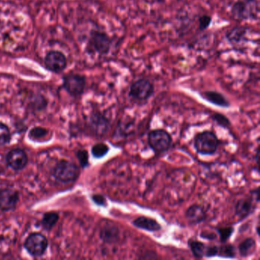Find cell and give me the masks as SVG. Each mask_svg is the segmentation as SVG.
<instances>
[{
    "instance_id": "cell-1",
    "label": "cell",
    "mask_w": 260,
    "mask_h": 260,
    "mask_svg": "<svg viewBox=\"0 0 260 260\" xmlns=\"http://www.w3.org/2000/svg\"><path fill=\"white\" fill-rule=\"evenodd\" d=\"M231 13L237 20H257L259 17V0H236Z\"/></svg>"
},
{
    "instance_id": "cell-2",
    "label": "cell",
    "mask_w": 260,
    "mask_h": 260,
    "mask_svg": "<svg viewBox=\"0 0 260 260\" xmlns=\"http://www.w3.org/2000/svg\"><path fill=\"white\" fill-rule=\"evenodd\" d=\"M218 146L219 140L212 131H203L198 134L195 137L194 147L198 153L200 154H215L218 150Z\"/></svg>"
},
{
    "instance_id": "cell-3",
    "label": "cell",
    "mask_w": 260,
    "mask_h": 260,
    "mask_svg": "<svg viewBox=\"0 0 260 260\" xmlns=\"http://www.w3.org/2000/svg\"><path fill=\"white\" fill-rule=\"evenodd\" d=\"M52 175L56 180L61 183H72L76 181L79 177V169L77 165L73 162L60 160L54 166Z\"/></svg>"
},
{
    "instance_id": "cell-4",
    "label": "cell",
    "mask_w": 260,
    "mask_h": 260,
    "mask_svg": "<svg viewBox=\"0 0 260 260\" xmlns=\"http://www.w3.org/2000/svg\"><path fill=\"white\" fill-rule=\"evenodd\" d=\"M172 141L170 134L165 130H153L150 131L148 135L149 145L156 153L167 151L172 144Z\"/></svg>"
},
{
    "instance_id": "cell-5",
    "label": "cell",
    "mask_w": 260,
    "mask_h": 260,
    "mask_svg": "<svg viewBox=\"0 0 260 260\" xmlns=\"http://www.w3.org/2000/svg\"><path fill=\"white\" fill-rule=\"evenodd\" d=\"M154 93V85L147 79H139L134 81L129 90V97L138 102L148 100Z\"/></svg>"
},
{
    "instance_id": "cell-6",
    "label": "cell",
    "mask_w": 260,
    "mask_h": 260,
    "mask_svg": "<svg viewBox=\"0 0 260 260\" xmlns=\"http://www.w3.org/2000/svg\"><path fill=\"white\" fill-rule=\"evenodd\" d=\"M112 39L106 33L100 31H93L89 41V47L93 52L100 55H106L110 51Z\"/></svg>"
},
{
    "instance_id": "cell-7",
    "label": "cell",
    "mask_w": 260,
    "mask_h": 260,
    "mask_svg": "<svg viewBox=\"0 0 260 260\" xmlns=\"http://www.w3.org/2000/svg\"><path fill=\"white\" fill-rule=\"evenodd\" d=\"M24 246L31 255L41 256L44 255L48 246V241L41 233H33L28 236Z\"/></svg>"
},
{
    "instance_id": "cell-8",
    "label": "cell",
    "mask_w": 260,
    "mask_h": 260,
    "mask_svg": "<svg viewBox=\"0 0 260 260\" xmlns=\"http://www.w3.org/2000/svg\"><path fill=\"white\" fill-rule=\"evenodd\" d=\"M85 86V79L79 74H69L64 78L63 87L73 97H79L83 93Z\"/></svg>"
},
{
    "instance_id": "cell-9",
    "label": "cell",
    "mask_w": 260,
    "mask_h": 260,
    "mask_svg": "<svg viewBox=\"0 0 260 260\" xmlns=\"http://www.w3.org/2000/svg\"><path fill=\"white\" fill-rule=\"evenodd\" d=\"M7 164L14 170H21L26 167L29 158L24 150L21 149H14L7 153Z\"/></svg>"
},
{
    "instance_id": "cell-10",
    "label": "cell",
    "mask_w": 260,
    "mask_h": 260,
    "mask_svg": "<svg viewBox=\"0 0 260 260\" xmlns=\"http://www.w3.org/2000/svg\"><path fill=\"white\" fill-rule=\"evenodd\" d=\"M46 66L53 72L59 73L64 69L66 65V59L62 53L58 51H51L46 56Z\"/></svg>"
},
{
    "instance_id": "cell-11",
    "label": "cell",
    "mask_w": 260,
    "mask_h": 260,
    "mask_svg": "<svg viewBox=\"0 0 260 260\" xmlns=\"http://www.w3.org/2000/svg\"><path fill=\"white\" fill-rule=\"evenodd\" d=\"M19 200V193L14 189H0V209L4 211L14 209Z\"/></svg>"
},
{
    "instance_id": "cell-12",
    "label": "cell",
    "mask_w": 260,
    "mask_h": 260,
    "mask_svg": "<svg viewBox=\"0 0 260 260\" xmlns=\"http://www.w3.org/2000/svg\"><path fill=\"white\" fill-rule=\"evenodd\" d=\"M100 238L105 243H117L120 240V229L114 224H106L100 231Z\"/></svg>"
},
{
    "instance_id": "cell-13",
    "label": "cell",
    "mask_w": 260,
    "mask_h": 260,
    "mask_svg": "<svg viewBox=\"0 0 260 260\" xmlns=\"http://www.w3.org/2000/svg\"><path fill=\"white\" fill-rule=\"evenodd\" d=\"M90 126L96 134L103 135L109 131L110 123L104 115L94 114L90 118Z\"/></svg>"
},
{
    "instance_id": "cell-14",
    "label": "cell",
    "mask_w": 260,
    "mask_h": 260,
    "mask_svg": "<svg viewBox=\"0 0 260 260\" xmlns=\"http://www.w3.org/2000/svg\"><path fill=\"white\" fill-rule=\"evenodd\" d=\"M186 218L190 224H200L206 218V213L200 205H192L186 211Z\"/></svg>"
},
{
    "instance_id": "cell-15",
    "label": "cell",
    "mask_w": 260,
    "mask_h": 260,
    "mask_svg": "<svg viewBox=\"0 0 260 260\" xmlns=\"http://www.w3.org/2000/svg\"><path fill=\"white\" fill-rule=\"evenodd\" d=\"M132 224L134 227H137V228L150 232L159 231L162 228L160 224L156 220L147 218V217H139L133 221Z\"/></svg>"
},
{
    "instance_id": "cell-16",
    "label": "cell",
    "mask_w": 260,
    "mask_h": 260,
    "mask_svg": "<svg viewBox=\"0 0 260 260\" xmlns=\"http://www.w3.org/2000/svg\"><path fill=\"white\" fill-rule=\"evenodd\" d=\"M201 97L204 100H207L209 103L220 106L222 108H227L230 106L228 100L224 97V95L216 91H205L201 93Z\"/></svg>"
},
{
    "instance_id": "cell-17",
    "label": "cell",
    "mask_w": 260,
    "mask_h": 260,
    "mask_svg": "<svg viewBox=\"0 0 260 260\" xmlns=\"http://www.w3.org/2000/svg\"><path fill=\"white\" fill-rule=\"evenodd\" d=\"M247 29L244 27H235L231 30L228 31L226 34V38L229 42L233 45H241L242 43L246 41V35Z\"/></svg>"
},
{
    "instance_id": "cell-18",
    "label": "cell",
    "mask_w": 260,
    "mask_h": 260,
    "mask_svg": "<svg viewBox=\"0 0 260 260\" xmlns=\"http://www.w3.org/2000/svg\"><path fill=\"white\" fill-rule=\"evenodd\" d=\"M253 209L252 199H242L236 202L235 205V212L236 215L240 218L244 219L249 216Z\"/></svg>"
},
{
    "instance_id": "cell-19",
    "label": "cell",
    "mask_w": 260,
    "mask_h": 260,
    "mask_svg": "<svg viewBox=\"0 0 260 260\" xmlns=\"http://www.w3.org/2000/svg\"><path fill=\"white\" fill-rule=\"evenodd\" d=\"M255 240L253 238L245 239L239 245L238 250L242 257H247L252 255L255 249Z\"/></svg>"
},
{
    "instance_id": "cell-20",
    "label": "cell",
    "mask_w": 260,
    "mask_h": 260,
    "mask_svg": "<svg viewBox=\"0 0 260 260\" xmlns=\"http://www.w3.org/2000/svg\"><path fill=\"white\" fill-rule=\"evenodd\" d=\"M189 247L196 258H201L205 256L207 245L199 240H191L189 242Z\"/></svg>"
},
{
    "instance_id": "cell-21",
    "label": "cell",
    "mask_w": 260,
    "mask_h": 260,
    "mask_svg": "<svg viewBox=\"0 0 260 260\" xmlns=\"http://www.w3.org/2000/svg\"><path fill=\"white\" fill-rule=\"evenodd\" d=\"M59 220L58 214L55 212H48L44 214L41 224L46 230H50L54 227Z\"/></svg>"
},
{
    "instance_id": "cell-22",
    "label": "cell",
    "mask_w": 260,
    "mask_h": 260,
    "mask_svg": "<svg viewBox=\"0 0 260 260\" xmlns=\"http://www.w3.org/2000/svg\"><path fill=\"white\" fill-rule=\"evenodd\" d=\"M218 255L224 258H234L236 256V249L233 245H222L219 246Z\"/></svg>"
},
{
    "instance_id": "cell-23",
    "label": "cell",
    "mask_w": 260,
    "mask_h": 260,
    "mask_svg": "<svg viewBox=\"0 0 260 260\" xmlns=\"http://www.w3.org/2000/svg\"><path fill=\"white\" fill-rule=\"evenodd\" d=\"M109 151V147L103 143L96 144L92 148V153L96 158H102L106 156Z\"/></svg>"
},
{
    "instance_id": "cell-24",
    "label": "cell",
    "mask_w": 260,
    "mask_h": 260,
    "mask_svg": "<svg viewBox=\"0 0 260 260\" xmlns=\"http://www.w3.org/2000/svg\"><path fill=\"white\" fill-rule=\"evenodd\" d=\"M11 140V133L7 125L0 122V145L8 144Z\"/></svg>"
},
{
    "instance_id": "cell-25",
    "label": "cell",
    "mask_w": 260,
    "mask_h": 260,
    "mask_svg": "<svg viewBox=\"0 0 260 260\" xmlns=\"http://www.w3.org/2000/svg\"><path fill=\"white\" fill-rule=\"evenodd\" d=\"M211 118L213 121H215L219 126L222 127L224 128H230V122L228 118L225 115H222L221 113H215L211 115Z\"/></svg>"
},
{
    "instance_id": "cell-26",
    "label": "cell",
    "mask_w": 260,
    "mask_h": 260,
    "mask_svg": "<svg viewBox=\"0 0 260 260\" xmlns=\"http://www.w3.org/2000/svg\"><path fill=\"white\" fill-rule=\"evenodd\" d=\"M217 231L219 235L221 243H226L233 234V228L232 227H221L217 229Z\"/></svg>"
},
{
    "instance_id": "cell-27",
    "label": "cell",
    "mask_w": 260,
    "mask_h": 260,
    "mask_svg": "<svg viewBox=\"0 0 260 260\" xmlns=\"http://www.w3.org/2000/svg\"><path fill=\"white\" fill-rule=\"evenodd\" d=\"M48 134V131L45 128L38 127V128H34L33 129L31 130L29 132V137L33 140H38V139L42 138L45 137Z\"/></svg>"
},
{
    "instance_id": "cell-28",
    "label": "cell",
    "mask_w": 260,
    "mask_h": 260,
    "mask_svg": "<svg viewBox=\"0 0 260 260\" xmlns=\"http://www.w3.org/2000/svg\"><path fill=\"white\" fill-rule=\"evenodd\" d=\"M78 159L80 162L82 168L86 167L89 165V155L86 150H79L76 153Z\"/></svg>"
},
{
    "instance_id": "cell-29",
    "label": "cell",
    "mask_w": 260,
    "mask_h": 260,
    "mask_svg": "<svg viewBox=\"0 0 260 260\" xmlns=\"http://www.w3.org/2000/svg\"><path fill=\"white\" fill-rule=\"evenodd\" d=\"M211 23V17L208 15H204L199 18V29L205 31L209 27Z\"/></svg>"
},
{
    "instance_id": "cell-30",
    "label": "cell",
    "mask_w": 260,
    "mask_h": 260,
    "mask_svg": "<svg viewBox=\"0 0 260 260\" xmlns=\"http://www.w3.org/2000/svg\"><path fill=\"white\" fill-rule=\"evenodd\" d=\"M218 249L219 246H207L205 256L213 257L218 255Z\"/></svg>"
},
{
    "instance_id": "cell-31",
    "label": "cell",
    "mask_w": 260,
    "mask_h": 260,
    "mask_svg": "<svg viewBox=\"0 0 260 260\" xmlns=\"http://www.w3.org/2000/svg\"><path fill=\"white\" fill-rule=\"evenodd\" d=\"M92 199L97 205H100V206H106V199L101 195H94Z\"/></svg>"
},
{
    "instance_id": "cell-32",
    "label": "cell",
    "mask_w": 260,
    "mask_h": 260,
    "mask_svg": "<svg viewBox=\"0 0 260 260\" xmlns=\"http://www.w3.org/2000/svg\"><path fill=\"white\" fill-rule=\"evenodd\" d=\"M200 236L202 238L206 239L208 240H214L216 239L217 235L211 232L203 231L201 233Z\"/></svg>"
},
{
    "instance_id": "cell-33",
    "label": "cell",
    "mask_w": 260,
    "mask_h": 260,
    "mask_svg": "<svg viewBox=\"0 0 260 260\" xmlns=\"http://www.w3.org/2000/svg\"><path fill=\"white\" fill-rule=\"evenodd\" d=\"M157 258V255L155 252H152V251H149V252H145L144 256L140 257V258Z\"/></svg>"
},
{
    "instance_id": "cell-34",
    "label": "cell",
    "mask_w": 260,
    "mask_h": 260,
    "mask_svg": "<svg viewBox=\"0 0 260 260\" xmlns=\"http://www.w3.org/2000/svg\"><path fill=\"white\" fill-rule=\"evenodd\" d=\"M251 194H252V196H255V201H256L257 202L259 201V189H258V188L252 190V191L251 192Z\"/></svg>"
},
{
    "instance_id": "cell-35",
    "label": "cell",
    "mask_w": 260,
    "mask_h": 260,
    "mask_svg": "<svg viewBox=\"0 0 260 260\" xmlns=\"http://www.w3.org/2000/svg\"><path fill=\"white\" fill-rule=\"evenodd\" d=\"M153 2L158 3V4H160V3L164 2V0H151Z\"/></svg>"
}]
</instances>
